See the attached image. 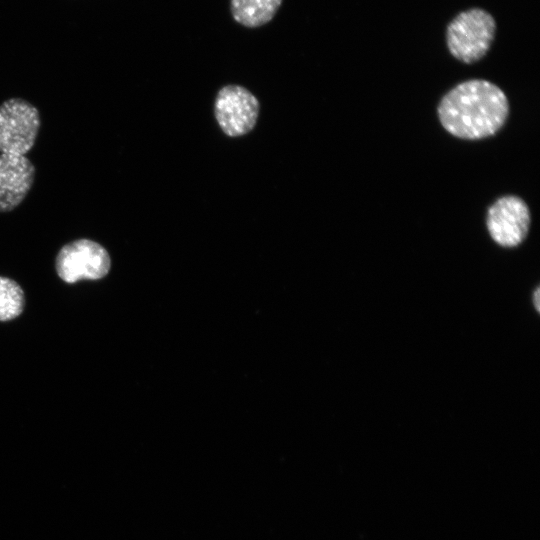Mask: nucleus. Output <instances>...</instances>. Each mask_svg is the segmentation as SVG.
I'll use <instances>...</instances> for the list:
<instances>
[{
	"mask_svg": "<svg viewBox=\"0 0 540 540\" xmlns=\"http://www.w3.org/2000/svg\"><path fill=\"white\" fill-rule=\"evenodd\" d=\"M35 179V167L25 155L0 154V213L18 207Z\"/></svg>",
	"mask_w": 540,
	"mask_h": 540,
	"instance_id": "obj_7",
	"label": "nucleus"
},
{
	"mask_svg": "<svg viewBox=\"0 0 540 540\" xmlns=\"http://www.w3.org/2000/svg\"><path fill=\"white\" fill-rule=\"evenodd\" d=\"M260 105L245 87L226 85L215 98L214 114L222 131L230 137L249 133L256 125Z\"/></svg>",
	"mask_w": 540,
	"mask_h": 540,
	"instance_id": "obj_5",
	"label": "nucleus"
},
{
	"mask_svg": "<svg viewBox=\"0 0 540 540\" xmlns=\"http://www.w3.org/2000/svg\"><path fill=\"white\" fill-rule=\"evenodd\" d=\"M486 224L491 238L497 244L506 248L515 247L528 234L530 212L521 198L504 196L489 207Z\"/></svg>",
	"mask_w": 540,
	"mask_h": 540,
	"instance_id": "obj_6",
	"label": "nucleus"
},
{
	"mask_svg": "<svg viewBox=\"0 0 540 540\" xmlns=\"http://www.w3.org/2000/svg\"><path fill=\"white\" fill-rule=\"evenodd\" d=\"M509 104L495 84L472 79L451 89L438 105L442 126L453 136L476 140L496 134L504 125Z\"/></svg>",
	"mask_w": 540,
	"mask_h": 540,
	"instance_id": "obj_1",
	"label": "nucleus"
},
{
	"mask_svg": "<svg viewBox=\"0 0 540 540\" xmlns=\"http://www.w3.org/2000/svg\"><path fill=\"white\" fill-rule=\"evenodd\" d=\"M532 299H533V304H534V307H535L536 311L539 312V308H540V289H539V287H537L534 290Z\"/></svg>",
	"mask_w": 540,
	"mask_h": 540,
	"instance_id": "obj_10",
	"label": "nucleus"
},
{
	"mask_svg": "<svg viewBox=\"0 0 540 540\" xmlns=\"http://www.w3.org/2000/svg\"><path fill=\"white\" fill-rule=\"evenodd\" d=\"M41 126L39 110L22 98L0 104V152L26 155L34 146Z\"/></svg>",
	"mask_w": 540,
	"mask_h": 540,
	"instance_id": "obj_3",
	"label": "nucleus"
},
{
	"mask_svg": "<svg viewBox=\"0 0 540 540\" xmlns=\"http://www.w3.org/2000/svg\"><path fill=\"white\" fill-rule=\"evenodd\" d=\"M283 0H230L233 19L247 28H256L270 22Z\"/></svg>",
	"mask_w": 540,
	"mask_h": 540,
	"instance_id": "obj_8",
	"label": "nucleus"
},
{
	"mask_svg": "<svg viewBox=\"0 0 540 540\" xmlns=\"http://www.w3.org/2000/svg\"><path fill=\"white\" fill-rule=\"evenodd\" d=\"M110 267L108 251L98 242L86 238L65 244L55 259L58 276L69 284L101 279L109 273Z\"/></svg>",
	"mask_w": 540,
	"mask_h": 540,
	"instance_id": "obj_4",
	"label": "nucleus"
},
{
	"mask_svg": "<svg viewBox=\"0 0 540 540\" xmlns=\"http://www.w3.org/2000/svg\"><path fill=\"white\" fill-rule=\"evenodd\" d=\"M25 296L20 285L4 276H0V321H10L24 310Z\"/></svg>",
	"mask_w": 540,
	"mask_h": 540,
	"instance_id": "obj_9",
	"label": "nucleus"
},
{
	"mask_svg": "<svg viewBox=\"0 0 540 540\" xmlns=\"http://www.w3.org/2000/svg\"><path fill=\"white\" fill-rule=\"evenodd\" d=\"M496 22L481 8L459 13L448 25L446 42L450 53L470 64L483 58L494 39Z\"/></svg>",
	"mask_w": 540,
	"mask_h": 540,
	"instance_id": "obj_2",
	"label": "nucleus"
}]
</instances>
